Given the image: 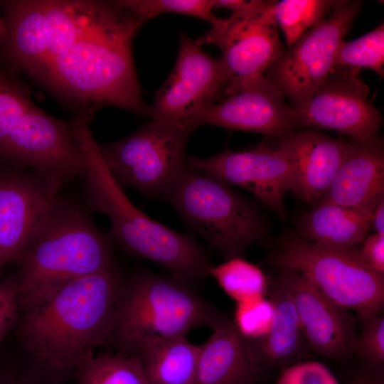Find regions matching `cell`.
Wrapping results in <instances>:
<instances>
[{
  "instance_id": "6da1fadb",
  "label": "cell",
  "mask_w": 384,
  "mask_h": 384,
  "mask_svg": "<svg viewBox=\"0 0 384 384\" xmlns=\"http://www.w3.org/2000/svg\"><path fill=\"white\" fill-rule=\"evenodd\" d=\"M124 283L114 262L68 283L23 313L20 334L26 348L51 369H75L110 341Z\"/></svg>"
},
{
  "instance_id": "7a4b0ae2",
  "label": "cell",
  "mask_w": 384,
  "mask_h": 384,
  "mask_svg": "<svg viewBox=\"0 0 384 384\" xmlns=\"http://www.w3.org/2000/svg\"><path fill=\"white\" fill-rule=\"evenodd\" d=\"M88 122L89 117L82 114L70 127L86 161L82 176L87 203L109 218L110 237L127 252L159 265L187 283L208 276L212 265L191 236L151 218L128 198L106 166Z\"/></svg>"
},
{
  "instance_id": "3957f363",
  "label": "cell",
  "mask_w": 384,
  "mask_h": 384,
  "mask_svg": "<svg viewBox=\"0 0 384 384\" xmlns=\"http://www.w3.org/2000/svg\"><path fill=\"white\" fill-rule=\"evenodd\" d=\"M143 23L115 3L87 34L58 56L43 77L53 87L82 101L115 105L149 115L132 55Z\"/></svg>"
},
{
  "instance_id": "277c9868",
  "label": "cell",
  "mask_w": 384,
  "mask_h": 384,
  "mask_svg": "<svg viewBox=\"0 0 384 384\" xmlns=\"http://www.w3.org/2000/svg\"><path fill=\"white\" fill-rule=\"evenodd\" d=\"M18 262V300L33 310L68 283L114 262L107 238L77 204L57 196Z\"/></svg>"
},
{
  "instance_id": "5b68a950",
  "label": "cell",
  "mask_w": 384,
  "mask_h": 384,
  "mask_svg": "<svg viewBox=\"0 0 384 384\" xmlns=\"http://www.w3.org/2000/svg\"><path fill=\"white\" fill-rule=\"evenodd\" d=\"M224 318L191 284L143 272L124 281L110 341L120 354L137 356L162 340L201 327L213 329Z\"/></svg>"
},
{
  "instance_id": "8992f818",
  "label": "cell",
  "mask_w": 384,
  "mask_h": 384,
  "mask_svg": "<svg viewBox=\"0 0 384 384\" xmlns=\"http://www.w3.org/2000/svg\"><path fill=\"white\" fill-rule=\"evenodd\" d=\"M165 198L187 225L226 260L241 257L265 235L254 207L229 184L188 165Z\"/></svg>"
},
{
  "instance_id": "52a82bcc",
  "label": "cell",
  "mask_w": 384,
  "mask_h": 384,
  "mask_svg": "<svg viewBox=\"0 0 384 384\" xmlns=\"http://www.w3.org/2000/svg\"><path fill=\"white\" fill-rule=\"evenodd\" d=\"M270 261L296 271L338 306L361 321L380 314L384 306V275L368 266L357 247L340 248L299 237L283 240Z\"/></svg>"
},
{
  "instance_id": "ba28073f",
  "label": "cell",
  "mask_w": 384,
  "mask_h": 384,
  "mask_svg": "<svg viewBox=\"0 0 384 384\" xmlns=\"http://www.w3.org/2000/svg\"><path fill=\"white\" fill-rule=\"evenodd\" d=\"M154 120L133 134L100 145L108 170L122 186L146 197H164L187 165L185 150L192 133Z\"/></svg>"
},
{
  "instance_id": "9c48e42d",
  "label": "cell",
  "mask_w": 384,
  "mask_h": 384,
  "mask_svg": "<svg viewBox=\"0 0 384 384\" xmlns=\"http://www.w3.org/2000/svg\"><path fill=\"white\" fill-rule=\"evenodd\" d=\"M362 5L361 1L341 0L326 18L301 36L264 74L294 110L306 104L331 72L338 48Z\"/></svg>"
},
{
  "instance_id": "30bf717a",
  "label": "cell",
  "mask_w": 384,
  "mask_h": 384,
  "mask_svg": "<svg viewBox=\"0 0 384 384\" xmlns=\"http://www.w3.org/2000/svg\"><path fill=\"white\" fill-rule=\"evenodd\" d=\"M275 1L258 0L252 8L226 18H218L211 28L196 40L213 44L226 76V97L247 82L261 76L285 53L274 16Z\"/></svg>"
},
{
  "instance_id": "8fae6325",
  "label": "cell",
  "mask_w": 384,
  "mask_h": 384,
  "mask_svg": "<svg viewBox=\"0 0 384 384\" xmlns=\"http://www.w3.org/2000/svg\"><path fill=\"white\" fill-rule=\"evenodd\" d=\"M0 159L30 168L58 194L86 169L84 155L71 127L34 104L15 125L0 149Z\"/></svg>"
},
{
  "instance_id": "7c38bea8",
  "label": "cell",
  "mask_w": 384,
  "mask_h": 384,
  "mask_svg": "<svg viewBox=\"0 0 384 384\" xmlns=\"http://www.w3.org/2000/svg\"><path fill=\"white\" fill-rule=\"evenodd\" d=\"M227 87L220 58L210 56L196 40L181 33L176 65L156 92L149 115L152 120L186 128V122L201 109L224 100Z\"/></svg>"
},
{
  "instance_id": "4fadbf2b",
  "label": "cell",
  "mask_w": 384,
  "mask_h": 384,
  "mask_svg": "<svg viewBox=\"0 0 384 384\" xmlns=\"http://www.w3.org/2000/svg\"><path fill=\"white\" fill-rule=\"evenodd\" d=\"M203 124L278 139L299 130L296 110L265 75L247 82L222 101L205 106L184 127L193 132Z\"/></svg>"
},
{
  "instance_id": "5bb4252c",
  "label": "cell",
  "mask_w": 384,
  "mask_h": 384,
  "mask_svg": "<svg viewBox=\"0 0 384 384\" xmlns=\"http://www.w3.org/2000/svg\"><path fill=\"white\" fill-rule=\"evenodd\" d=\"M296 110L299 130H332L361 141L378 136L382 115L369 99V88L350 72L332 70L311 99Z\"/></svg>"
},
{
  "instance_id": "9a60e30c",
  "label": "cell",
  "mask_w": 384,
  "mask_h": 384,
  "mask_svg": "<svg viewBox=\"0 0 384 384\" xmlns=\"http://www.w3.org/2000/svg\"><path fill=\"white\" fill-rule=\"evenodd\" d=\"M187 163L196 170L246 189L279 215H285L284 198L290 190L293 165L281 150L262 142L245 151L190 156Z\"/></svg>"
},
{
  "instance_id": "2e32d148",
  "label": "cell",
  "mask_w": 384,
  "mask_h": 384,
  "mask_svg": "<svg viewBox=\"0 0 384 384\" xmlns=\"http://www.w3.org/2000/svg\"><path fill=\"white\" fill-rule=\"evenodd\" d=\"M279 270L278 279L292 299L309 346L328 359L344 361L351 358L357 336L348 311L326 297L300 273Z\"/></svg>"
},
{
  "instance_id": "e0dca14e",
  "label": "cell",
  "mask_w": 384,
  "mask_h": 384,
  "mask_svg": "<svg viewBox=\"0 0 384 384\" xmlns=\"http://www.w3.org/2000/svg\"><path fill=\"white\" fill-rule=\"evenodd\" d=\"M10 164L0 169V270L20 260L58 196L33 171Z\"/></svg>"
},
{
  "instance_id": "ac0fdd59",
  "label": "cell",
  "mask_w": 384,
  "mask_h": 384,
  "mask_svg": "<svg viewBox=\"0 0 384 384\" xmlns=\"http://www.w3.org/2000/svg\"><path fill=\"white\" fill-rule=\"evenodd\" d=\"M275 148L293 165L289 192L307 203H315L334 181L346 159L349 142L304 129L279 138Z\"/></svg>"
},
{
  "instance_id": "d6986e66",
  "label": "cell",
  "mask_w": 384,
  "mask_h": 384,
  "mask_svg": "<svg viewBox=\"0 0 384 384\" xmlns=\"http://www.w3.org/2000/svg\"><path fill=\"white\" fill-rule=\"evenodd\" d=\"M384 196V146L378 135L349 142L344 162L317 205L356 206Z\"/></svg>"
},
{
  "instance_id": "ffe728a7",
  "label": "cell",
  "mask_w": 384,
  "mask_h": 384,
  "mask_svg": "<svg viewBox=\"0 0 384 384\" xmlns=\"http://www.w3.org/2000/svg\"><path fill=\"white\" fill-rule=\"evenodd\" d=\"M200 346L193 384H254L258 369L249 342L225 317Z\"/></svg>"
},
{
  "instance_id": "44dd1931",
  "label": "cell",
  "mask_w": 384,
  "mask_h": 384,
  "mask_svg": "<svg viewBox=\"0 0 384 384\" xmlns=\"http://www.w3.org/2000/svg\"><path fill=\"white\" fill-rule=\"evenodd\" d=\"M8 56L18 67L38 75L48 48L46 1H5Z\"/></svg>"
},
{
  "instance_id": "7402d4cb",
  "label": "cell",
  "mask_w": 384,
  "mask_h": 384,
  "mask_svg": "<svg viewBox=\"0 0 384 384\" xmlns=\"http://www.w3.org/2000/svg\"><path fill=\"white\" fill-rule=\"evenodd\" d=\"M383 198L356 206L316 205L301 220L299 238L334 247H357L369 235L373 210Z\"/></svg>"
},
{
  "instance_id": "603a6c76",
  "label": "cell",
  "mask_w": 384,
  "mask_h": 384,
  "mask_svg": "<svg viewBox=\"0 0 384 384\" xmlns=\"http://www.w3.org/2000/svg\"><path fill=\"white\" fill-rule=\"evenodd\" d=\"M267 297L274 306V316L267 334L248 341L257 369L287 367L300 353L304 339L292 299L279 279L270 280Z\"/></svg>"
},
{
  "instance_id": "cb8c5ba5",
  "label": "cell",
  "mask_w": 384,
  "mask_h": 384,
  "mask_svg": "<svg viewBox=\"0 0 384 384\" xmlns=\"http://www.w3.org/2000/svg\"><path fill=\"white\" fill-rule=\"evenodd\" d=\"M110 4L85 1H46L48 48L39 76L50 63L103 18Z\"/></svg>"
},
{
  "instance_id": "d4e9b609",
  "label": "cell",
  "mask_w": 384,
  "mask_h": 384,
  "mask_svg": "<svg viewBox=\"0 0 384 384\" xmlns=\"http://www.w3.org/2000/svg\"><path fill=\"white\" fill-rule=\"evenodd\" d=\"M200 346L186 336L146 346L137 356L150 384H193Z\"/></svg>"
},
{
  "instance_id": "484cf974",
  "label": "cell",
  "mask_w": 384,
  "mask_h": 384,
  "mask_svg": "<svg viewBox=\"0 0 384 384\" xmlns=\"http://www.w3.org/2000/svg\"><path fill=\"white\" fill-rule=\"evenodd\" d=\"M75 370L78 384H150L138 356L93 354Z\"/></svg>"
},
{
  "instance_id": "4316f807",
  "label": "cell",
  "mask_w": 384,
  "mask_h": 384,
  "mask_svg": "<svg viewBox=\"0 0 384 384\" xmlns=\"http://www.w3.org/2000/svg\"><path fill=\"white\" fill-rule=\"evenodd\" d=\"M225 293L237 303L267 297L270 279L257 265L242 259L235 257L208 270Z\"/></svg>"
},
{
  "instance_id": "83f0119b",
  "label": "cell",
  "mask_w": 384,
  "mask_h": 384,
  "mask_svg": "<svg viewBox=\"0 0 384 384\" xmlns=\"http://www.w3.org/2000/svg\"><path fill=\"white\" fill-rule=\"evenodd\" d=\"M341 0L275 1L274 16L290 48L307 30L326 18Z\"/></svg>"
},
{
  "instance_id": "f1b7e54d",
  "label": "cell",
  "mask_w": 384,
  "mask_h": 384,
  "mask_svg": "<svg viewBox=\"0 0 384 384\" xmlns=\"http://www.w3.org/2000/svg\"><path fill=\"white\" fill-rule=\"evenodd\" d=\"M384 25L351 41L343 40L336 51L332 70L358 74L368 68L384 76ZM331 70V71H332Z\"/></svg>"
},
{
  "instance_id": "f546056e",
  "label": "cell",
  "mask_w": 384,
  "mask_h": 384,
  "mask_svg": "<svg viewBox=\"0 0 384 384\" xmlns=\"http://www.w3.org/2000/svg\"><path fill=\"white\" fill-rule=\"evenodd\" d=\"M115 4L129 12L143 23L156 16L175 13L199 18L215 23L211 0H122Z\"/></svg>"
},
{
  "instance_id": "4dcf8cb0",
  "label": "cell",
  "mask_w": 384,
  "mask_h": 384,
  "mask_svg": "<svg viewBox=\"0 0 384 384\" xmlns=\"http://www.w3.org/2000/svg\"><path fill=\"white\" fill-rule=\"evenodd\" d=\"M33 104L19 79L12 72L0 68V149Z\"/></svg>"
},
{
  "instance_id": "1f68e13d",
  "label": "cell",
  "mask_w": 384,
  "mask_h": 384,
  "mask_svg": "<svg viewBox=\"0 0 384 384\" xmlns=\"http://www.w3.org/2000/svg\"><path fill=\"white\" fill-rule=\"evenodd\" d=\"M274 316V306L268 297L237 303L233 323L248 341H255L269 332Z\"/></svg>"
},
{
  "instance_id": "d6a6232c",
  "label": "cell",
  "mask_w": 384,
  "mask_h": 384,
  "mask_svg": "<svg viewBox=\"0 0 384 384\" xmlns=\"http://www.w3.org/2000/svg\"><path fill=\"white\" fill-rule=\"evenodd\" d=\"M361 321L362 330L356 337L353 354L381 366L384 363V316L380 314Z\"/></svg>"
},
{
  "instance_id": "836d02e7",
  "label": "cell",
  "mask_w": 384,
  "mask_h": 384,
  "mask_svg": "<svg viewBox=\"0 0 384 384\" xmlns=\"http://www.w3.org/2000/svg\"><path fill=\"white\" fill-rule=\"evenodd\" d=\"M276 384H339L331 371L316 361L296 363L284 367Z\"/></svg>"
},
{
  "instance_id": "e575fe53",
  "label": "cell",
  "mask_w": 384,
  "mask_h": 384,
  "mask_svg": "<svg viewBox=\"0 0 384 384\" xmlns=\"http://www.w3.org/2000/svg\"><path fill=\"white\" fill-rule=\"evenodd\" d=\"M18 277L0 282V343L18 319Z\"/></svg>"
},
{
  "instance_id": "d590c367",
  "label": "cell",
  "mask_w": 384,
  "mask_h": 384,
  "mask_svg": "<svg viewBox=\"0 0 384 384\" xmlns=\"http://www.w3.org/2000/svg\"><path fill=\"white\" fill-rule=\"evenodd\" d=\"M365 263L377 273L384 275V235H368L358 248Z\"/></svg>"
},
{
  "instance_id": "8d00e7d4",
  "label": "cell",
  "mask_w": 384,
  "mask_h": 384,
  "mask_svg": "<svg viewBox=\"0 0 384 384\" xmlns=\"http://www.w3.org/2000/svg\"><path fill=\"white\" fill-rule=\"evenodd\" d=\"M258 0H211L212 9H228L232 14L239 13L254 6Z\"/></svg>"
},
{
  "instance_id": "74e56055",
  "label": "cell",
  "mask_w": 384,
  "mask_h": 384,
  "mask_svg": "<svg viewBox=\"0 0 384 384\" xmlns=\"http://www.w3.org/2000/svg\"><path fill=\"white\" fill-rule=\"evenodd\" d=\"M372 228L375 233L384 235V198L379 201L373 210Z\"/></svg>"
},
{
  "instance_id": "f35d334b",
  "label": "cell",
  "mask_w": 384,
  "mask_h": 384,
  "mask_svg": "<svg viewBox=\"0 0 384 384\" xmlns=\"http://www.w3.org/2000/svg\"><path fill=\"white\" fill-rule=\"evenodd\" d=\"M351 384H384V382L380 376L365 375L358 377Z\"/></svg>"
},
{
  "instance_id": "ab89813d",
  "label": "cell",
  "mask_w": 384,
  "mask_h": 384,
  "mask_svg": "<svg viewBox=\"0 0 384 384\" xmlns=\"http://www.w3.org/2000/svg\"><path fill=\"white\" fill-rule=\"evenodd\" d=\"M6 33V24L4 19L0 15V38H4Z\"/></svg>"
}]
</instances>
